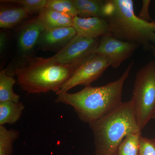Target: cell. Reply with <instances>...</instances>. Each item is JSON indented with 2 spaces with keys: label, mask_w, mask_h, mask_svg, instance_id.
<instances>
[{
  "label": "cell",
  "mask_w": 155,
  "mask_h": 155,
  "mask_svg": "<svg viewBox=\"0 0 155 155\" xmlns=\"http://www.w3.org/2000/svg\"><path fill=\"white\" fill-rule=\"evenodd\" d=\"M128 64L116 80L101 86L87 85L80 91L57 95L56 102L72 106L81 121L90 124L113 112L122 102L123 87L134 65Z\"/></svg>",
  "instance_id": "cell-1"
},
{
  "label": "cell",
  "mask_w": 155,
  "mask_h": 155,
  "mask_svg": "<svg viewBox=\"0 0 155 155\" xmlns=\"http://www.w3.org/2000/svg\"><path fill=\"white\" fill-rule=\"evenodd\" d=\"M87 59L64 64L52 62L48 58H28L25 65L15 69L14 74L18 85L28 94L51 91L57 94L75 70Z\"/></svg>",
  "instance_id": "cell-2"
},
{
  "label": "cell",
  "mask_w": 155,
  "mask_h": 155,
  "mask_svg": "<svg viewBox=\"0 0 155 155\" xmlns=\"http://www.w3.org/2000/svg\"><path fill=\"white\" fill-rule=\"evenodd\" d=\"M89 125L93 134L95 155L118 154L119 145L127 136L141 131L131 100Z\"/></svg>",
  "instance_id": "cell-3"
},
{
  "label": "cell",
  "mask_w": 155,
  "mask_h": 155,
  "mask_svg": "<svg viewBox=\"0 0 155 155\" xmlns=\"http://www.w3.org/2000/svg\"><path fill=\"white\" fill-rule=\"evenodd\" d=\"M113 8L106 20L108 35L123 41L150 46L151 37L155 31V21L143 20L134 13L132 0H112Z\"/></svg>",
  "instance_id": "cell-4"
},
{
  "label": "cell",
  "mask_w": 155,
  "mask_h": 155,
  "mask_svg": "<svg viewBox=\"0 0 155 155\" xmlns=\"http://www.w3.org/2000/svg\"><path fill=\"white\" fill-rule=\"evenodd\" d=\"M139 127L142 130L155 115V62L137 72L131 99Z\"/></svg>",
  "instance_id": "cell-5"
},
{
  "label": "cell",
  "mask_w": 155,
  "mask_h": 155,
  "mask_svg": "<svg viewBox=\"0 0 155 155\" xmlns=\"http://www.w3.org/2000/svg\"><path fill=\"white\" fill-rule=\"evenodd\" d=\"M110 66V62L106 57L96 53L94 54L75 70L57 94L67 92L78 85H91Z\"/></svg>",
  "instance_id": "cell-6"
},
{
  "label": "cell",
  "mask_w": 155,
  "mask_h": 155,
  "mask_svg": "<svg viewBox=\"0 0 155 155\" xmlns=\"http://www.w3.org/2000/svg\"><path fill=\"white\" fill-rule=\"evenodd\" d=\"M100 40L99 38H86L77 34L65 47L48 59L64 64L86 60L95 54Z\"/></svg>",
  "instance_id": "cell-7"
},
{
  "label": "cell",
  "mask_w": 155,
  "mask_h": 155,
  "mask_svg": "<svg viewBox=\"0 0 155 155\" xmlns=\"http://www.w3.org/2000/svg\"><path fill=\"white\" fill-rule=\"evenodd\" d=\"M139 44L123 41L107 35L102 37L95 53L104 56L110 66L117 69L123 62L130 58Z\"/></svg>",
  "instance_id": "cell-8"
},
{
  "label": "cell",
  "mask_w": 155,
  "mask_h": 155,
  "mask_svg": "<svg viewBox=\"0 0 155 155\" xmlns=\"http://www.w3.org/2000/svg\"><path fill=\"white\" fill-rule=\"evenodd\" d=\"M73 26L45 29L41 35L37 45L43 51H57L65 47L77 35Z\"/></svg>",
  "instance_id": "cell-9"
},
{
  "label": "cell",
  "mask_w": 155,
  "mask_h": 155,
  "mask_svg": "<svg viewBox=\"0 0 155 155\" xmlns=\"http://www.w3.org/2000/svg\"><path fill=\"white\" fill-rule=\"evenodd\" d=\"M73 26L78 35L89 38H97L109 34L107 20L100 17H75Z\"/></svg>",
  "instance_id": "cell-10"
},
{
  "label": "cell",
  "mask_w": 155,
  "mask_h": 155,
  "mask_svg": "<svg viewBox=\"0 0 155 155\" xmlns=\"http://www.w3.org/2000/svg\"><path fill=\"white\" fill-rule=\"evenodd\" d=\"M45 29V25L38 17L23 25L18 35V44L21 51L24 53L32 51Z\"/></svg>",
  "instance_id": "cell-11"
},
{
  "label": "cell",
  "mask_w": 155,
  "mask_h": 155,
  "mask_svg": "<svg viewBox=\"0 0 155 155\" xmlns=\"http://www.w3.org/2000/svg\"><path fill=\"white\" fill-rule=\"evenodd\" d=\"M38 17L47 29L72 26L75 18L47 7L39 13Z\"/></svg>",
  "instance_id": "cell-12"
},
{
  "label": "cell",
  "mask_w": 155,
  "mask_h": 155,
  "mask_svg": "<svg viewBox=\"0 0 155 155\" xmlns=\"http://www.w3.org/2000/svg\"><path fill=\"white\" fill-rule=\"evenodd\" d=\"M81 18L100 17L105 19L107 1L72 0Z\"/></svg>",
  "instance_id": "cell-13"
},
{
  "label": "cell",
  "mask_w": 155,
  "mask_h": 155,
  "mask_svg": "<svg viewBox=\"0 0 155 155\" xmlns=\"http://www.w3.org/2000/svg\"><path fill=\"white\" fill-rule=\"evenodd\" d=\"M28 13L21 6L1 7L0 27L8 28L14 27L28 17Z\"/></svg>",
  "instance_id": "cell-14"
},
{
  "label": "cell",
  "mask_w": 155,
  "mask_h": 155,
  "mask_svg": "<svg viewBox=\"0 0 155 155\" xmlns=\"http://www.w3.org/2000/svg\"><path fill=\"white\" fill-rule=\"evenodd\" d=\"M24 109V104L20 102H0V126L16 123L22 116Z\"/></svg>",
  "instance_id": "cell-15"
},
{
  "label": "cell",
  "mask_w": 155,
  "mask_h": 155,
  "mask_svg": "<svg viewBox=\"0 0 155 155\" xmlns=\"http://www.w3.org/2000/svg\"><path fill=\"white\" fill-rule=\"evenodd\" d=\"M17 80L7 74V70L0 71V102L13 101L19 102L20 96L14 91L13 87Z\"/></svg>",
  "instance_id": "cell-16"
},
{
  "label": "cell",
  "mask_w": 155,
  "mask_h": 155,
  "mask_svg": "<svg viewBox=\"0 0 155 155\" xmlns=\"http://www.w3.org/2000/svg\"><path fill=\"white\" fill-rule=\"evenodd\" d=\"M19 132L0 126V155H12L14 141L19 137Z\"/></svg>",
  "instance_id": "cell-17"
},
{
  "label": "cell",
  "mask_w": 155,
  "mask_h": 155,
  "mask_svg": "<svg viewBox=\"0 0 155 155\" xmlns=\"http://www.w3.org/2000/svg\"><path fill=\"white\" fill-rule=\"evenodd\" d=\"M140 136L141 133L127 136L119 145L118 155H139Z\"/></svg>",
  "instance_id": "cell-18"
},
{
  "label": "cell",
  "mask_w": 155,
  "mask_h": 155,
  "mask_svg": "<svg viewBox=\"0 0 155 155\" xmlns=\"http://www.w3.org/2000/svg\"><path fill=\"white\" fill-rule=\"evenodd\" d=\"M46 7L73 17L78 16L72 0H48Z\"/></svg>",
  "instance_id": "cell-19"
},
{
  "label": "cell",
  "mask_w": 155,
  "mask_h": 155,
  "mask_svg": "<svg viewBox=\"0 0 155 155\" xmlns=\"http://www.w3.org/2000/svg\"><path fill=\"white\" fill-rule=\"evenodd\" d=\"M48 0H6L2 3H12L19 5L29 14L39 13L45 8Z\"/></svg>",
  "instance_id": "cell-20"
},
{
  "label": "cell",
  "mask_w": 155,
  "mask_h": 155,
  "mask_svg": "<svg viewBox=\"0 0 155 155\" xmlns=\"http://www.w3.org/2000/svg\"><path fill=\"white\" fill-rule=\"evenodd\" d=\"M139 155H155V139L140 136Z\"/></svg>",
  "instance_id": "cell-21"
},
{
  "label": "cell",
  "mask_w": 155,
  "mask_h": 155,
  "mask_svg": "<svg viewBox=\"0 0 155 155\" xmlns=\"http://www.w3.org/2000/svg\"><path fill=\"white\" fill-rule=\"evenodd\" d=\"M150 3V1L146 0L143 1L142 8L138 16L140 19L147 22H152L153 21L150 18L149 14V7Z\"/></svg>",
  "instance_id": "cell-22"
},
{
  "label": "cell",
  "mask_w": 155,
  "mask_h": 155,
  "mask_svg": "<svg viewBox=\"0 0 155 155\" xmlns=\"http://www.w3.org/2000/svg\"><path fill=\"white\" fill-rule=\"evenodd\" d=\"M7 35L5 32H1L0 35V50L2 54L5 48L7 43Z\"/></svg>",
  "instance_id": "cell-23"
},
{
  "label": "cell",
  "mask_w": 155,
  "mask_h": 155,
  "mask_svg": "<svg viewBox=\"0 0 155 155\" xmlns=\"http://www.w3.org/2000/svg\"><path fill=\"white\" fill-rule=\"evenodd\" d=\"M150 41L154 43H155V32L153 33L151 37Z\"/></svg>",
  "instance_id": "cell-24"
},
{
  "label": "cell",
  "mask_w": 155,
  "mask_h": 155,
  "mask_svg": "<svg viewBox=\"0 0 155 155\" xmlns=\"http://www.w3.org/2000/svg\"><path fill=\"white\" fill-rule=\"evenodd\" d=\"M150 47L151 48L152 51L153 53L155 55V46L150 45ZM153 119H155V115L154 116Z\"/></svg>",
  "instance_id": "cell-25"
},
{
  "label": "cell",
  "mask_w": 155,
  "mask_h": 155,
  "mask_svg": "<svg viewBox=\"0 0 155 155\" xmlns=\"http://www.w3.org/2000/svg\"><path fill=\"white\" fill-rule=\"evenodd\" d=\"M113 155H118V154H114Z\"/></svg>",
  "instance_id": "cell-26"
}]
</instances>
